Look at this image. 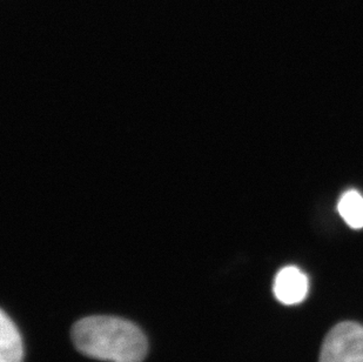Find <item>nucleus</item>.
Returning <instances> with one entry per match:
<instances>
[{
    "label": "nucleus",
    "instance_id": "f257e3e1",
    "mask_svg": "<svg viewBox=\"0 0 363 362\" xmlns=\"http://www.w3.org/2000/svg\"><path fill=\"white\" fill-rule=\"evenodd\" d=\"M73 344L84 356L108 362H143L147 339L133 322L106 315L84 318L72 328Z\"/></svg>",
    "mask_w": 363,
    "mask_h": 362
},
{
    "label": "nucleus",
    "instance_id": "f03ea898",
    "mask_svg": "<svg viewBox=\"0 0 363 362\" xmlns=\"http://www.w3.org/2000/svg\"><path fill=\"white\" fill-rule=\"evenodd\" d=\"M319 362H363V327L357 322H341L329 331Z\"/></svg>",
    "mask_w": 363,
    "mask_h": 362
},
{
    "label": "nucleus",
    "instance_id": "7ed1b4c3",
    "mask_svg": "<svg viewBox=\"0 0 363 362\" xmlns=\"http://www.w3.org/2000/svg\"><path fill=\"white\" fill-rule=\"evenodd\" d=\"M308 290V278L298 267H284L275 277L273 290L275 297L281 304H300L305 300Z\"/></svg>",
    "mask_w": 363,
    "mask_h": 362
},
{
    "label": "nucleus",
    "instance_id": "20e7f679",
    "mask_svg": "<svg viewBox=\"0 0 363 362\" xmlns=\"http://www.w3.org/2000/svg\"><path fill=\"white\" fill-rule=\"evenodd\" d=\"M24 347L21 333L10 317L1 311L0 317V362H23Z\"/></svg>",
    "mask_w": 363,
    "mask_h": 362
},
{
    "label": "nucleus",
    "instance_id": "39448f33",
    "mask_svg": "<svg viewBox=\"0 0 363 362\" xmlns=\"http://www.w3.org/2000/svg\"><path fill=\"white\" fill-rule=\"evenodd\" d=\"M337 211L347 225L354 229H363V197L357 191H347L340 198Z\"/></svg>",
    "mask_w": 363,
    "mask_h": 362
}]
</instances>
